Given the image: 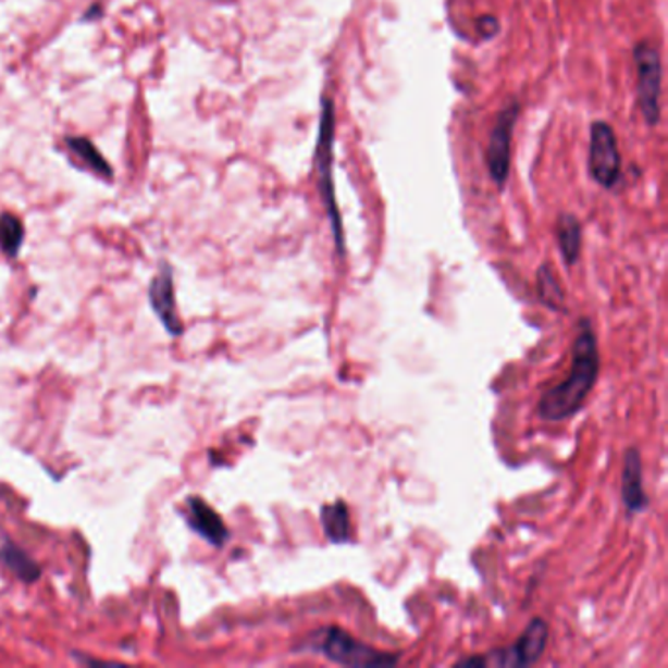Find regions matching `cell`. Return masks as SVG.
I'll use <instances>...</instances> for the list:
<instances>
[{
  "label": "cell",
  "instance_id": "6da1fadb",
  "mask_svg": "<svg viewBox=\"0 0 668 668\" xmlns=\"http://www.w3.org/2000/svg\"><path fill=\"white\" fill-rule=\"evenodd\" d=\"M599 354L596 334L589 320H580L579 334L572 345L570 373L562 383L541 396L537 412L545 422L569 420L586 403L594 384L598 381Z\"/></svg>",
  "mask_w": 668,
  "mask_h": 668
},
{
  "label": "cell",
  "instance_id": "7a4b0ae2",
  "mask_svg": "<svg viewBox=\"0 0 668 668\" xmlns=\"http://www.w3.org/2000/svg\"><path fill=\"white\" fill-rule=\"evenodd\" d=\"M305 648L345 667H391L398 663V655L371 647L335 626L316 629L306 638Z\"/></svg>",
  "mask_w": 668,
  "mask_h": 668
},
{
  "label": "cell",
  "instance_id": "3957f363",
  "mask_svg": "<svg viewBox=\"0 0 668 668\" xmlns=\"http://www.w3.org/2000/svg\"><path fill=\"white\" fill-rule=\"evenodd\" d=\"M547 641H549L547 621L535 618L510 647L496 648L484 657L462 658L459 665L461 667H528V665H535L543 657Z\"/></svg>",
  "mask_w": 668,
  "mask_h": 668
},
{
  "label": "cell",
  "instance_id": "277c9868",
  "mask_svg": "<svg viewBox=\"0 0 668 668\" xmlns=\"http://www.w3.org/2000/svg\"><path fill=\"white\" fill-rule=\"evenodd\" d=\"M633 61L638 71V104L647 126H657L660 119V81L663 65L658 50L648 41H639L633 48Z\"/></svg>",
  "mask_w": 668,
  "mask_h": 668
},
{
  "label": "cell",
  "instance_id": "5b68a950",
  "mask_svg": "<svg viewBox=\"0 0 668 668\" xmlns=\"http://www.w3.org/2000/svg\"><path fill=\"white\" fill-rule=\"evenodd\" d=\"M332 149H334V102L322 100V124H320V144H318V171H320V188L325 200V207L334 226L335 246L344 253V230L342 218L335 207L334 177H332Z\"/></svg>",
  "mask_w": 668,
  "mask_h": 668
},
{
  "label": "cell",
  "instance_id": "8992f818",
  "mask_svg": "<svg viewBox=\"0 0 668 668\" xmlns=\"http://www.w3.org/2000/svg\"><path fill=\"white\" fill-rule=\"evenodd\" d=\"M589 171L590 177L604 188L616 187L621 178L618 138L606 122H594L590 128Z\"/></svg>",
  "mask_w": 668,
  "mask_h": 668
},
{
  "label": "cell",
  "instance_id": "52a82bcc",
  "mask_svg": "<svg viewBox=\"0 0 668 668\" xmlns=\"http://www.w3.org/2000/svg\"><path fill=\"white\" fill-rule=\"evenodd\" d=\"M518 114H520L518 102H511L506 109L502 110L500 116L492 128L491 141H488V149H486V165L491 171L492 181L500 187L510 175L511 134H514Z\"/></svg>",
  "mask_w": 668,
  "mask_h": 668
},
{
  "label": "cell",
  "instance_id": "ba28073f",
  "mask_svg": "<svg viewBox=\"0 0 668 668\" xmlns=\"http://www.w3.org/2000/svg\"><path fill=\"white\" fill-rule=\"evenodd\" d=\"M149 305L161 320L163 327L171 335L183 334V322L178 318L177 302H175V286H173V269L163 263L149 285Z\"/></svg>",
  "mask_w": 668,
  "mask_h": 668
},
{
  "label": "cell",
  "instance_id": "9c48e42d",
  "mask_svg": "<svg viewBox=\"0 0 668 668\" xmlns=\"http://www.w3.org/2000/svg\"><path fill=\"white\" fill-rule=\"evenodd\" d=\"M621 500L626 510L635 516L648 508V496L643 488V462L638 447H629L621 471Z\"/></svg>",
  "mask_w": 668,
  "mask_h": 668
},
{
  "label": "cell",
  "instance_id": "30bf717a",
  "mask_svg": "<svg viewBox=\"0 0 668 668\" xmlns=\"http://www.w3.org/2000/svg\"><path fill=\"white\" fill-rule=\"evenodd\" d=\"M187 523L190 530L197 531L202 540H207L214 547H224L230 531L226 523L218 516V511L198 496H190L187 500Z\"/></svg>",
  "mask_w": 668,
  "mask_h": 668
},
{
  "label": "cell",
  "instance_id": "8fae6325",
  "mask_svg": "<svg viewBox=\"0 0 668 668\" xmlns=\"http://www.w3.org/2000/svg\"><path fill=\"white\" fill-rule=\"evenodd\" d=\"M65 149L70 151L71 159L79 163V168L89 169L90 173L99 175V177L114 178V171L109 165V161L102 158L99 149L95 148V144H90L87 138H65Z\"/></svg>",
  "mask_w": 668,
  "mask_h": 668
},
{
  "label": "cell",
  "instance_id": "7c38bea8",
  "mask_svg": "<svg viewBox=\"0 0 668 668\" xmlns=\"http://www.w3.org/2000/svg\"><path fill=\"white\" fill-rule=\"evenodd\" d=\"M320 520H322V528H324L327 540L334 543H347L354 537L351 516L344 500H335L334 504L322 506Z\"/></svg>",
  "mask_w": 668,
  "mask_h": 668
},
{
  "label": "cell",
  "instance_id": "4fadbf2b",
  "mask_svg": "<svg viewBox=\"0 0 668 668\" xmlns=\"http://www.w3.org/2000/svg\"><path fill=\"white\" fill-rule=\"evenodd\" d=\"M557 244H559L560 256L567 265H574L579 261L580 247H582V227L577 217L572 214H560L557 220Z\"/></svg>",
  "mask_w": 668,
  "mask_h": 668
},
{
  "label": "cell",
  "instance_id": "5bb4252c",
  "mask_svg": "<svg viewBox=\"0 0 668 668\" xmlns=\"http://www.w3.org/2000/svg\"><path fill=\"white\" fill-rule=\"evenodd\" d=\"M0 562L22 582H36L40 579L41 569L38 567V562L32 559L28 553H24L21 547H16L12 541H7L0 547Z\"/></svg>",
  "mask_w": 668,
  "mask_h": 668
},
{
  "label": "cell",
  "instance_id": "9a60e30c",
  "mask_svg": "<svg viewBox=\"0 0 668 668\" xmlns=\"http://www.w3.org/2000/svg\"><path fill=\"white\" fill-rule=\"evenodd\" d=\"M26 230L18 217H14L11 212L0 214V251L7 257H14L21 253L22 244H24Z\"/></svg>",
  "mask_w": 668,
  "mask_h": 668
},
{
  "label": "cell",
  "instance_id": "2e32d148",
  "mask_svg": "<svg viewBox=\"0 0 668 668\" xmlns=\"http://www.w3.org/2000/svg\"><path fill=\"white\" fill-rule=\"evenodd\" d=\"M537 293H540L541 302L549 306L551 310H562L565 295H562L557 276L553 273V267L547 263L541 265L537 271Z\"/></svg>",
  "mask_w": 668,
  "mask_h": 668
},
{
  "label": "cell",
  "instance_id": "e0dca14e",
  "mask_svg": "<svg viewBox=\"0 0 668 668\" xmlns=\"http://www.w3.org/2000/svg\"><path fill=\"white\" fill-rule=\"evenodd\" d=\"M477 28H479V34H482L484 40H491V38H494V36L498 34V30H500L498 18H494L491 14L482 16L481 21L477 22Z\"/></svg>",
  "mask_w": 668,
  "mask_h": 668
}]
</instances>
